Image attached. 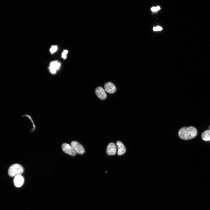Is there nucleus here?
<instances>
[{"mask_svg": "<svg viewBox=\"0 0 210 210\" xmlns=\"http://www.w3.org/2000/svg\"><path fill=\"white\" fill-rule=\"evenodd\" d=\"M197 129L193 126L184 127L181 128L178 132L179 136L182 139L189 140L192 139L197 135Z\"/></svg>", "mask_w": 210, "mask_h": 210, "instance_id": "1", "label": "nucleus"}, {"mask_svg": "<svg viewBox=\"0 0 210 210\" xmlns=\"http://www.w3.org/2000/svg\"><path fill=\"white\" fill-rule=\"evenodd\" d=\"M23 172V168L21 165L15 164L12 165L9 167L8 173L10 176L15 177L18 175H21Z\"/></svg>", "mask_w": 210, "mask_h": 210, "instance_id": "2", "label": "nucleus"}, {"mask_svg": "<svg viewBox=\"0 0 210 210\" xmlns=\"http://www.w3.org/2000/svg\"><path fill=\"white\" fill-rule=\"evenodd\" d=\"M71 146L75 152L80 154H83L85 152L83 147L78 142L73 141L71 143Z\"/></svg>", "mask_w": 210, "mask_h": 210, "instance_id": "3", "label": "nucleus"}, {"mask_svg": "<svg viewBox=\"0 0 210 210\" xmlns=\"http://www.w3.org/2000/svg\"><path fill=\"white\" fill-rule=\"evenodd\" d=\"M61 65L60 63L57 61L51 62L49 67L50 72L52 74H55L57 71L59 70Z\"/></svg>", "mask_w": 210, "mask_h": 210, "instance_id": "4", "label": "nucleus"}, {"mask_svg": "<svg viewBox=\"0 0 210 210\" xmlns=\"http://www.w3.org/2000/svg\"><path fill=\"white\" fill-rule=\"evenodd\" d=\"M62 150L65 153L73 156H74L76 155V153L74 149L69 144L64 143L62 145Z\"/></svg>", "mask_w": 210, "mask_h": 210, "instance_id": "5", "label": "nucleus"}, {"mask_svg": "<svg viewBox=\"0 0 210 210\" xmlns=\"http://www.w3.org/2000/svg\"><path fill=\"white\" fill-rule=\"evenodd\" d=\"M95 92L97 96L101 99H104L106 97L107 95L105 91L101 87H97L95 90Z\"/></svg>", "mask_w": 210, "mask_h": 210, "instance_id": "6", "label": "nucleus"}, {"mask_svg": "<svg viewBox=\"0 0 210 210\" xmlns=\"http://www.w3.org/2000/svg\"><path fill=\"white\" fill-rule=\"evenodd\" d=\"M116 147L115 144L113 143H109L106 149V153L109 155H113L116 153Z\"/></svg>", "mask_w": 210, "mask_h": 210, "instance_id": "7", "label": "nucleus"}, {"mask_svg": "<svg viewBox=\"0 0 210 210\" xmlns=\"http://www.w3.org/2000/svg\"><path fill=\"white\" fill-rule=\"evenodd\" d=\"M104 88L105 90L109 93H113L116 90L115 86L110 82L107 83L105 84Z\"/></svg>", "mask_w": 210, "mask_h": 210, "instance_id": "8", "label": "nucleus"}, {"mask_svg": "<svg viewBox=\"0 0 210 210\" xmlns=\"http://www.w3.org/2000/svg\"><path fill=\"white\" fill-rule=\"evenodd\" d=\"M24 178L21 175H18L15 177L13 182L14 185L17 187H20L24 183Z\"/></svg>", "mask_w": 210, "mask_h": 210, "instance_id": "9", "label": "nucleus"}, {"mask_svg": "<svg viewBox=\"0 0 210 210\" xmlns=\"http://www.w3.org/2000/svg\"><path fill=\"white\" fill-rule=\"evenodd\" d=\"M116 145L118 148V155H120L124 154L126 152V149L122 142L118 141L116 143Z\"/></svg>", "mask_w": 210, "mask_h": 210, "instance_id": "10", "label": "nucleus"}, {"mask_svg": "<svg viewBox=\"0 0 210 210\" xmlns=\"http://www.w3.org/2000/svg\"><path fill=\"white\" fill-rule=\"evenodd\" d=\"M202 137L205 141H210V130L204 131L202 134Z\"/></svg>", "mask_w": 210, "mask_h": 210, "instance_id": "11", "label": "nucleus"}, {"mask_svg": "<svg viewBox=\"0 0 210 210\" xmlns=\"http://www.w3.org/2000/svg\"><path fill=\"white\" fill-rule=\"evenodd\" d=\"M57 49V46H53L50 48V51L51 53H53L56 51Z\"/></svg>", "mask_w": 210, "mask_h": 210, "instance_id": "12", "label": "nucleus"}, {"mask_svg": "<svg viewBox=\"0 0 210 210\" xmlns=\"http://www.w3.org/2000/svg\"><path fill=\"white\" fill-rule=\"evenodd\" d=\"M68 53V51L67 50H65L64 51L62 52V57L64 59H65L66 57V54Z\"/></svg>", "mask_w": 210, "mask_h": 210, "instance_id": "13", "label": "nucleus"}, {"mask_svg": "<svg viewBox=\"0 0 210 210\" xmlns=\"http://www.w3.org/2000/svg\"><path fill=\"white\" fill-rule=\"evenodd\" d=\"M160 9V8L159 6H158L156 7H153L151 8V10L153 12L157 11L158 10H159Z\"/></svg>", "mask_w": 210, "mask_h": 210, "instance_id": "14", "label": "nucleus"}, {"mask_svg": "<svg viewBox=\"0 0 210 210\" xmlns=\"http://www.w3.org/2000/svg\"><path fill=\"white\" fill-rule=\"evenodd\" d=\"M162 28L160 27L157 26L156 27H154L153 28V29L154 31H160L162 30Z\"/></svg>", "mask_w": 210, "mask_h": 210, "instance_id": "15", "label": "nucleus"}, {"mask_svg": "<svg viewBox=\"0 0 210 210\" xmlns=\"http://www.w3.org/2000/svg\"><path fill=\"white\" fill-rule=\"evenodd\" d=\"M209 129H210V126H209Z\"/></svg>", "mask_w": 210, "mask_h": 210, "instance_id": "16", "label": "nucleus"}]
</instances>
